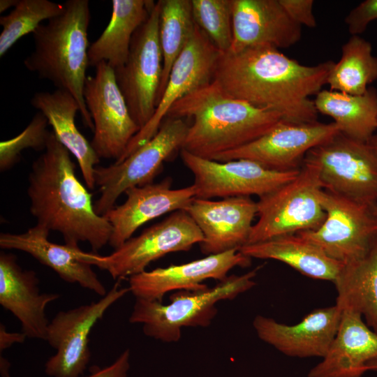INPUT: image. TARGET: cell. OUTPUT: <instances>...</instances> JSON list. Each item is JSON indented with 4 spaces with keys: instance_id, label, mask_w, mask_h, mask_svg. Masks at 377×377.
Here are the masks:
<instances>
[{
    "instance_id": "obj_27",
    "label": "cell",
    "mask_w": 377,
    "mask_h": 377,
    "mask_svg": "<svg viewBox=\"0 0 377 377\" xmlns=\"http://www.w3.org/2000/svg\"><path fill=\"white\" fill-rule=\"evenodd\" d=\"M239 251L251 258L282 262L308 277L332 283L343 266L327 256L318 246L297 234L246 244Z\"/></svg>"
},
{
    "instance_id": "obj_34",
    "label": "cell",
    "mask_w": 377,
    "mask_h": 377,
    "mask_svg": "<svg viewBox=\"0 0 377 377\" xmlns=\"http://www.w3.org/2000/svg\"><path fill=\"white\" fill-rule=\"evenodd\" d=\"M46 117L38 112L27 126L17 136L0 142V170L13 167L27 149L44 150L50 133Z\"/></svg>"
},
{
    "instance_id": "obj_21",
    "label": "cell",
    "mask_w": 377,
    "mask_h": 377,
    "mask_svg": "<svg viewBox=\"0 0 377 377\" xmlns=\"http://www.w3.org/2000/svg\"><path fill=\"white\" fill-rule=\"evenodd\" d=\"M50 232L36 224L23 233L1 232L0 247L27 253L62 280L103 297L108 293L106 288L91 267L97 253L84 252L79 246L53 243L48 239Z\"/></svg>"
},
{
    "instance_id": "obj_24",
    "label": "cell",
    "mask_w": 377,
    "mask_h": 377,
    "mask_svg": "<svg viewBox=\"0 0 377 377\" xmlns=\"http://www.w3.org/2000/svg\"><path fill=\"white\" fill-rule=\"evenodd\" d=\"M377 357V333L356 312L342 310L340 324L323 360L308 377H362L366 365Z\"/></svg>"
},
{
    "instance_id": "obj_40",
    "label": "cell",
    "mask_w": 377,
    "mask_h": 377,
    "mask_svg": "<svg viewBox=\"0 0 377 377\" xmlns=\"http://www.w3.org/2000/svg\"><path fill=\"white\" fill-rule=\"evenodd\" d=\"M18 2V0H1L0 1V13H2L8 8L15 7Z\"/></svg>"
},
{
    "instance_id": "obj_13",
    "label": "cell",
    "mask_w": 377,
    "mask_h": 377,
    "mask_svg": "<svg viewBox=\"0 0 377 377\" xmlns=\"http://www.w3.org/2000/svg\"><path fill=\"white\" fill-rule=\"evenodd\" d=\"M87 76L84 99L94 123L91 145L97 156L119 161L140 128L133 119L117 83L114 69L105 61Z\"/></svg>"
},
{
    "instance_id": "obj_42",
    "label": "cell",
    "mask_w": 377,
    "mask_h": 377,
    "mask_svg": "<svg viewBox=\"0 0 377 377\" xmlns=\"http://www.w3.org/2000/svg\"><path fill=\"white\" fill-rule=\"evenodd\" d=\"M369 141L377 148V134H375Z\"/></svg>"
},
{
    "instance_id": "obj_18",
    "label": "cell",
    "mask_w": 377,
    "mask_h": 377,
    "mask_svg": "<svg viewBox=\"0 0 377 377\" xmlns=\"http://www.w3.org/2000/svg\"><path fill=\"white\" fill-rule=\"evenodd\" d=\"M186 211L202 233V253L209 256L246 245L258 208L249 196L218 200L195 198Z\"/></svg>"
},
{
    "instance_id": "obj_32",
    "label": "cell",
    "mask_w": 377,
    "mask_h": 377,
    "mask_svg": "<svg viewBox=\"0 0 377 377\" xmlns=\"http://www.w3.org/2000/svg\"><path fill=\"white\" fill-rule=\"evenodd\" d=\"M64 10L63 3L50 0H18L8 15L0 17V57L21 38L32 34L43 20L59 15Z\"/></svg>"
},
{
    "instance_id": "obj_43",
    "label": "cell",
    "mask_w": 377,
    "mask_h": 377,
    "mask_svg": "<svg viewBox=\"0 0 377 377\" xmlns=\"http://www.w3.org/2000/svg\"><path fill=\"white\" fill-rule=\"evenodd\" d=\"M371 207L374 214L377 216V202L371 204Z\"/></svg>"
},
{
    "instance_id": "obj_20",
    "label": "cell",
    "mask_w": 377,
    "mask_h": 377,
    "mask_svg": "<svg viewBox=\"0 0 377 377\" xmlns=\"http://www.w3.org/2000/svg\"><path fill=\"white\" fill-rule=\"evenodd\" d=\"M341 315V309L335 304L313 310L292 325L258 315L253 326L263 341L287 356L323 358L335 337Z\"/></svg>"
},
{
    "instance_id": "obj_29",
    "label": "cell",
    "mask_w": 377,
    "mask_h": 377,
    "mask_svg": "<svg viewBox=\"0 0 377 377\" xmlns=\"http://www.w3.org/2000/svg\"><path fill=\"white\" fill-rule=\"evenodd\" d=\"M318 113L330 117L340 133L369 142L377 131V90L369 87L360 95L322 89L313 100Z\"/></svg>"
},
{
    "instance_id": "obj_35",
    "label": "cell",
    "mask_w": 377,
    "mask_h": 377,
    "mask_svg": "<svg viewBox=\"0 0 377 377\" xmlns=\"http://www.w3.org/2000/svg\"><path fill=\"white\" fill-rule=\"evenodd\" d=\"M377 20V0H365L353 8L345 17L348 32L360 36L368 25Z\"/></svg>"
},
{
    "instance_id": "obj_1",
    "label": "cell",
    "mask_w": 377,
    "mask_h": 377,
    "mask_svg": "<svg viewBox=\"0 0 377 377\" xmlns=\"http://www.w3.org/2000/svg\"><path fill=\"white\" fill-rule=\"evenodd\" d=\"M334 62L306 66L271 45L221 53L212 80L230 96L279 113L288 122L317 121L313 100Z\"/></svg>"
},
{
    "instance_id": "obj_17",
    "label": "cell",
    "mask_w": 377,
    "mask_h": 377,
    "mask_svg": "<svg viewBox=\"0 0 377 377\" xmlns=\"http://www.w3.org/2000/svg\"><path fill=\"white\" fill-rule=\"evenodd\" d=\"M251 260L238 249H233L184 264L146 270L128 278V288L135 298L162 302L165 294L172 290H205L208 287L202 283L204 281H221L232 269L248 267Z\"/></svg>"
},
{
    "instance_id": "obj_9",
    "label": "cell",
    "mask_w": 377,
    "mask_h": 377,
    "mask_svg": "<svg viewBox=\"0 0 377 377\" xmlns=\"http://www.w3.org/2000/svg\"><path fill=\"white\" fill-rule=\"evenodd\" d=\"M202 241V233L193 219L186 211L179 210L132 237L110 254H98L94 265L120 281L146 271L151 263L168 253L188 251Z\"/></svg>"
},
{
    "instance_id": "obj_11",
    "label": "cell",
    "mask_w": 377,
    "mask_h": 377,
    "mask_svg": "<svg viewBox=\"0 0 377 377\" xmlns=\"http://www.w3.org/2000/svg\"><path fill=\"white\" fill-rule=\"evenodd\" d=\"M320 200L326 213L323 224L315 230L297 235L343 265L362 256L377 238V216L371 205L323 188L320 192Z\"/></svg>"
},
{
    "instance_id": "obj_12",
    "label": "cell",
    "mask_w": 377,
    "mask_h": 377,
    "mask_svg": "<svg viewBox=\"0 0 377 377\" xmlns=\"http://www.w3.org/2000/svg\"><path fill=\"white\" fill-rule=\"evenodd\" d=\"M118 281L97 302L60 311L49 323L45 341L56 350L45 364L50 377H80L89 362V335L108 309L123 297L129 288Z\"/></svg>"
},
{
    "instance_id": "obj_7",
    "label": "cell",
    "mask_w": 377,
    "mask_h": 377,
    "mask_svg": "<svg viewBox=\"0 0 377 377\" xmlns=\"http://www.w3.org/2000/svg\"><path fill=\"white\" fill-rule=\"evenodd\" d=\"M188 125L181 118L166 117L157 133L131 155L94 172L100 197L94 203L96 213L105 215L128 189L153 182L163 163L182 146Z\"/></svg>"
},
{
    "instance_id": "obj_39",
    "label": "cell",
    "mask_w": 377,
    "mask_h": 377,
    "mask_svg": "<svg viewBox=\"0 0 377 377\" xmlns=\"http://www.w3.org/2000/svg\"><path fill=\"white\" fill-rule=\"evenodd\" d=\"M0 367H1V374L2 377H10L9 376V362L7 359L4 358L1 355L0 357Z\"/></svg>"
},
{
    "instance_id": "obj_25",
    "label": "cell",
    "mask_w": 377,
    "mask_h": 377,
    "mask_svg": "<svg viewBox=\"0 0 377 377\" xmlns=\"http://www.w3.org/2000/svg\"><path fill=\"white\" fill-rule=\"evenodd\" d=\"M30 103L46 117L57 140L74 156L87 187L94 188L96 186L94 172L100 158L75 124L80 106L73 96L66 91L56 89L52 92H36Z\"/></svg>"
},
{
    "instance_id": "obj_33",
    "label": "cell",
    "mask_w": 377,
    "mask_h": 377,
    "mask_svg": "<svg viewBox=\"0 0 377 377\" xmlns=\"http://www.w3.org/2000/svg\"><path fill=\"white\" fill-rule=\"evenodd\" d=\"M192 13L195 24L221 53L232 46V0H191Z\"/></svg>"
},
{
    "instance_id": "obj_22",
    "label": "cell",
    "mask_w": 377,
    "mask_h": 377,
    "mask_svg": "<svg viewBox=\"0 0 377 377\" xmlns=\"http://www.w3.org/2000/svg\"><path fill=\"white\" fill-rule=\"evenodd\" d=\"M232 7L233 39L228 52L265 45L288 48L302 37V27L279 0H232Z\"/></svg>"
},
{
    "instance_id": "obj_14",
    "label": "cell",
    "mask_w": 377,
    "mask_h": 377,
    "mask_svg": "<svg viewBox=\"0 0 377 377\" xmlns=\"http://www.w3.org/2000/svg\"><path fill=\"white\" fill-rule=\"evenodd\" d=\"M181 158L194 176L195 198L201 199L253 195L260 198L293 180L300 172L270 170L248 159L220 162L182 149Z\"/></svg>"
},
{
    "instance_id": "obj_38",
    "label": "cell",
    "mask_w": 377,
    "mask_h": 377,
    "mask_svg": "<svg viewBox=\"0 0 377 377\" xmlns=\"http://www.w3.org/2000/svg\"><path fill=\"white\" fill-rule=\"evenodd\" d=\"M27 337L22 332H8L6 326L0 324V351L10 347L13 343H23Z\"/></svg>"
},
{
    "instance_id": "obj_8",
    "label": "cell",
    "mask_w": 377,
    "mask_h": 377,
    "mask_svg": "<svg viewBox=\"0 0 377 377\" xmlns=\"http://www.w3.org/2000/svg\"><path fill=\"white\" fill-rule=\"evenodd\" d=\"M304 160L318 169L323 189L350 200L377 202V148L339 133L310 149Z\"/></svg>"
},
{
    "instance_id": "obj_36",
    "label": "cell",
    "mask_w": 377,
    "mask_h": 377,
    "mask_svg": "<svg viewBox=\"0 0 377 377\" xmlns=\"http://www.w3.org/2000/svg\"><path fill=\"white\" fill-rule=\"evenodd\" d=\"M289 17L300 26L316 27L313 0H279Z\"/></svg>"
},
{
    "instance_id": "obj_15",
    "label": "cell",
    "mask_w": 377,
    "mask_h": 377,
    "mask_svg": "<svg viewBox=\"0 0 377 377\" xmlns=\"http://www.w3.org/2000/svg\"><path fill=\"white\" fill-rule=\"evenodd\" d=\"M334 123L295 124L283 120L267 133L241 147L215 156L226 162L248 159L278 171L300 169L306 153L339 133Z\"/></svg>"
},
{
    "instance_id": "obj_5",
    "label": "cell",
    "mask_w": 377,
    "mask_h": 377,
    "mask_svg": "<svg viewBox=\"0 0 377 377\" xmlns=\"http://www.w3.org/2000/svg\"><path fill=\"white\" fill-rule=\"evenodd\" d=\"M258 268L242 275H230L213 288L180 290L170 297V303L136 298L129 316L132 324L142 325L144 334L156 340L177 342L184 327H207L216 317V304L232 300L253 288Z\"/></svg>"
},
{
    "instance_id": "obj_6",
    "label": "cell",
    "mask_w": 377,
    "mask_h": 377,
    "mask_svg": "<svg viewBox=\"0 0 377 377\" xmlns=\"http://www.w3.org/2000/svg\"><path fill=\"white\" fill-rule=\"evenodd\" d=\"M322 189L318 167L303 160L293 180L259 198L258 219L246 244L320 228L326 217L320 200Z\"/></svg>"
},
{
    "instance_id": "obj_16",
    "label": "cell",
    "mask_w": 377,
    "mask_h": 377,
    "mask_svg": "<svg viewBox=\"0 0 377 377\" xmlns=\"http://www.w3.org/2000/svg\"><path fill=\"white\" fill-rule=\"evenodd\" d=\"M221 52L196 25L195 33L175 62L164 91L149 121L129 143L119 162L150 140L179 99L212 80Z\"/></svg>"
},
{
    "instance_id": "obj_26",
    "label": "cell",
    "mask_w": 377,
    "mask_h": 377,
    "mask_svg": "<svg viewBox=\"0 0 377 377\" xmlns=\"http://www.w3.org/2000/svg\"><path fill=\"white\" fill-rule=\"evenodd\" d=\"M152 0H112L110 20L101 36L90 45L89 66L105 61L114 70L124 66L134 34L149 17Z\"/></svg>"
},
{
    "instance_id": "obj_28",
    "label": "cell",
    "mask_w": 377,
    "mask_h": 377,
    "mask_svg": "<svg viewBox=\"0 0 377 377\" xmlns=\"http://www.w3.org/2000/svg\"><path fill=\"white\" fill-rule=\"evenodd\" d=\"M333 283L335 304L360 313L377 333V238L362 256L343 265Z\"/></svg>"
},
{
    "instance_id": "obj_37",
    "label": "cell",
    "mask_w": 377,
    "mask_h": 377,
    "mask_svg": "<svg viewBox=\"0 0 377 377\" xmlns=\"http://www.w3.org/2000/svg\"><path fill=\"white\" fill-rule=\"evenodd\" d=\"M130 350H125L110 366L103 369L96 368L87 377H127L130 368Z\"/></svg>"
},
{
    "instance_id": "obj_2",
    "label": "cell",
    "mask_w": 377,
    "mask_h": 377,
    "mask_svg": "<svg viewBox=\"0 0 377 377\" xmlns=\"http://www.w3.org/2000/svg\"><path fill=\"white\" fill-rule=\"evenodd\" d=\"M27 195L36 224L61 233L65 244L78 247L87 242L96 253L109 244L110 223L96 213L92 195L75 175L70 152L52 131L32 163Z\"/></svg>"
},
{
    "instance_id": "obj_10",
    "label": "cell",
    "mask_w": 377,
    "mask_h": 377,
    "mask_svg": "<svg viewBox=\"0 0 377 377\" xmlns=\"http://www.w3.org/2000/svg\"><path fill=\"white\" fill-rule=\"evenodd\" d=\"M160 3L133 35L126 64L114 70L131 114L142 129L153 117L163 73Z\"/></svg>"
},
{
    "instance_id": "obj_3",
    "label": "cell",
    "mask_w": 377,
    "mask_h": 377,
    "mask_svg": "<svg viewBox=\"0 0 377 377\" xmlns=\"http://www.w3.org/2000/svg\"><path fill=\"white\" fill-rule=\"evenodd\" d=\"M167 117L192 118L182 149L209 160L251 142L284 120L230 96L214 80L177 101Z\"/></svg>"
},
{
    "instance_id": "obj_23",
    "label": "cell",
    "mask_w": 377,
    "mask_h": 377,
    "mask_svg": "<svg viewBox=\"0 0 377 377\" xmlns=\"http://www.w3.org/2000/svg\"><path fill=\"white\" fill-rule=\"evenodd\" d=\"M39 283L36 273L22 268L14 254L1 252L0 304L18 319L27 337L45 341V309L60 295L40 293Z\"/></svg>"
},
{
    "instance_id": "obj_41",
    "label": "cell",
    "mask_w": 377,
    "mask_h": 377,
    "mask_svg": "<svg viewBox=\"0 0 377 377\" xmlns=\"http://www.w3.org/2000/svg\"><path fill=\"white\" fill-rule=\"evenodd\" d=\"M366 370L377 371V357L370 360L366 365Z\"/></svg>"
},
{
    "instance_id": "obj_4",
    "label": "cell",
    "mask_w": 377,
    "mask_h": 377,
    "mask_svg": "<svg viewBox=\"0 0 377 377\" xmlns=\"http://www.w3.org/2000/svg\"><path fill=\"white\" fill-rule=\"evenodd\" d=\"M61 14L41 24L33 33L34 50L24 59L25 68L57 89L69 92L80 106L83 123L94 131L83 92L89 66L88 0H68Z\"/></svg>"
},
{
    "instance_id": "obj_31",
    "label": "cell",
    "mask_w": 377,
    "mask_h": 377,
    "mask_svg": "<svg viewBox=\"0 0 377 377\" xmlns=\"http://www.w3.org/2000/svg\"><path fill=\"white\" fill-rule=\"evenodd\" d=\"M159 3V40L163 55V73L156 106L175 62L192 38L196 28L191 0H160Z\"/></svg>"
},
{
    "instance_id": "obj_19",
    "label": "cell",
    "mask_w": 377,
    "mask_h": 377,
    "mask_svg": "<svg viewBox=\"0 0 377 377\" xmlns=\"http://www.w3.org/2000/svg\"><path fill=\"white\" fill-rule=\"evenodd\" d=\"M124 203L103 215L112 227L109 245L114 249L132 237L142 225L163 214L186 210L195 198L194 186L172 188L170 177L128 189Z\"/></svg>"
},
{
    "instance_id": "obj_30",
    "label": "cell",
    "mask_w": 377,
    "mask_h": 377,
    "mask_svg": "<svg viewBox=\"0 0 377 377\" xmlns=\"http://www.w3.org/2000/svg\"><path fill=\"white\" fill-rule=\"evenodd\" d=\"M377 80V57L371 44L358 35H352L341 47V56L330 70L326 84L330 90L353 95L365 93Z\"/></svg>"
}]
</instances>
